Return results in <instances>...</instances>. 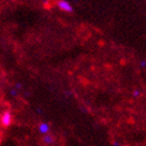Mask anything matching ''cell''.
I'll use <instances>...</instances> for the list:
<instances>
[{"mask_svg": "<svg viewBox=\"0 0 146 146\" xmlns=\"http://www.w3.org/2000/svg\"><path fill=\"white\" fill-rule=\"evenodd\" d=\"M22 88H23V85H22L21 82H17V84H16L15 89H17V90H20V89H22Z\"/></svg>", "mask_w": 146, "mask_h": 146, "instance_id": "7", "label": "cell"}, {"mask_svg": "<svg viewBox=\"0 0 146 146\" xmlns=\"http://www.w3.org/2000/svg\"><path fill=\"white\" fill-rule=\"evenodd\" d=\"M58 6L62 9V11H64V12H67V13H72L73 12L72 5H71L69 2H67L66 0H58Z\"/></svg>", "mask_w": 146, "mask_h": 146, "instance_id": "2", "label": "cell"}, {"mask_svg": "<svg viewBox=\"0 0 146 146\" xmlns=\"http://www.w3.org/2000/svg\"><path fill=\"white\" fill-rule=\"evenodd\" d=\"M12 122H13V114L11 111L6 110V111L1 113V115H0V124L2 125L3 127H9V126H11Z\"/></svg>", "mask_w": 146, "mask_h": 146, "instance_id": "1", "label": "cell"}, {"mask_svg": "<svg viewBox=\"0 0 146 146\" xmlns=\"http://www.w3.org/2000/svg\"><path fill=\"white\" fill-rule=\"evenodd\" d=\"M140 66H141L142 68H145V66H146V62H145V60H143V61H141Z\"/></svg>", "mask_w": 146, "mask_h": 146, "instance_id": "8", "label": "cell"}, {"mask_svg": "<svg viewBox=\"0 0 146 146\" xmlns=\"http://www.w3.org/2000/svg\"><path fill=\"white\" fill-rule=\"evenodd\" d=\"M43 142H44V144H46V145H51V144L54 142V138H53V136H51V135L46 134V135H44V137H43Z\"/></svg>", "mask_w": 146, "mask_h": 146, "instance_id": "4", "label": "cell"}, {"mask_svg": "<svg viewBox=\"0 0 146 146\" xmlns=\"http://www.w3.org/2000/svg\"><path fill=\"white\" fill-rule=\"evenodd\" d=\"M38 128H39L40 133L43 135L49 134V131H50V125H49L47 122H41Z\"/></svg>", "mask_w": 146, "mask_h": 146, "instance_id": "3", "label": "cell"}, {"mask_svg": "<svg viewBox=\"0 0 146 146\" xmlns=\"http://www.w3.org/2000/svg\"><path fill=\"white\" fill-rule=\"evenodd\" d=\"M9 94L12 95L13 97H17V96H18V90H17V89H12V90L9 91Z\"/></svg>", "mask_w": 146, "mask_h": 146, "instance_id": "5", "label": "cell"}, {"mask_svg": "<svg viewBox=\"0 0 146 146\" xmlns=\"http://www.w3.org/2000/svg\"><path fill=\"white\" fill-rule=\"evenodd\" d=\"M140 95H141L140 90H135V91L133 92V97H135V98H138Z\"/></svg>", "mask_w": 146, "mask_h": 146, "instance_id": "6", "label": "cell"}, {"mask_svg": "<svg viewBox=\"0 0 146 146\" xmlns=\"http://www.w3.org/2000/svg\"><path fill=\"white\" fill-rule=\"evenodd\" d=\"M113 146H119V143L115 141V142H113Z\"/></svg>", "mask_w": 146, "mask_h": 146, "instance_id": "9", "label": "cell"}]
</instances>
